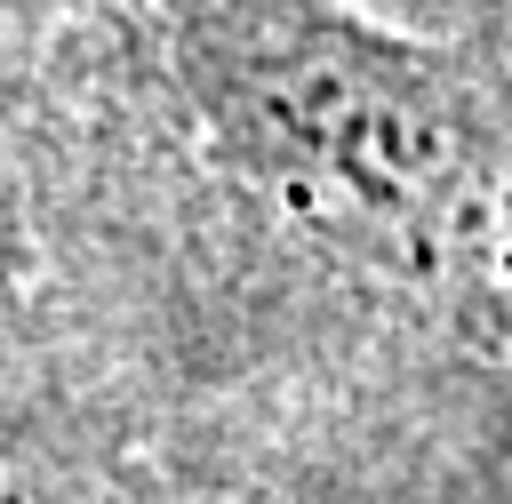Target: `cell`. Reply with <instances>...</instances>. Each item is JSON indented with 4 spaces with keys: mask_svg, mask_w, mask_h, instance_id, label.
<instances>
[{
    "mask_svg": "<svg viewBox=\"0 0 512 504\" xmlns=\"http://www.w3.org/2000/svg\"><path fill=\"white\" fill-rule=\"evenodd\" d=\"M8 408L160 456L512 448V24L8 0Z\"/></svg>",
    "mask_w": 512,
    "mask_h": 504,
    "instance_id": "obj_1",
    "label": "cell"
}]
</instances>
